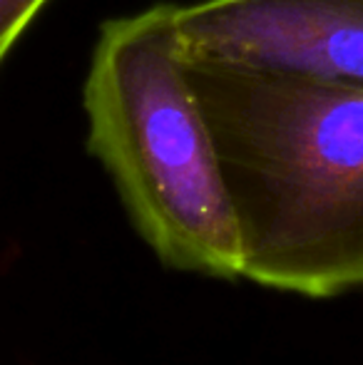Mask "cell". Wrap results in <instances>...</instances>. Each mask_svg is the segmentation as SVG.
I'll return each instance as SVG.
<instances>
[{
    "instance_id": "cell-4",
    "label": "cell",
    "mask_w": 363,
    "mask_h": 365,
    "mask_svg": "<svg viewBox=\"0 0 363 365\" xmlns=\"http://www.w3.org/2000/svg\"><path fill=\"white\" fill-rule=\"evenodd\" d=\"M50 0H0V68Z\"/></svg>"
},
{
    "instance_id": "cell-3",
    "label": "cell",
    "mask_w": 363,
    "mask_h": 365,
    "mask_svg": "<svg viewBox=\"0 0 363 365\" xmlns=\"http://www.w3.org/2000/svg\"><path fill=\"white\" fill-rule=\"evenodd\" d=\"M189 60L363 87V0H199L177 5Z\"/></svg>"
},
{
    "instance_id": "cell-1",
    "label": "cell",
    "mask_w": 363,
    "mask_h": 365,
    "mask_svg": "<svg viewBox=\"0 0 363 365\" xmlns=\"http://www.w3.org/2000/svg\"><path fill=\"white\" fill-rule=\"evenodd\" d=\"M187 60L242 244V279L304 298L363 289V87Z\"/></svg>"
},
{
    "instance_id": "cell-2",
    "label": "cell",
    "mask_w": 363,
    "mask_h": 365,
    "mask_svg": "<svg viewBox=\"0 0 363 365\" xmlns=\"http://www.w3.org/2000/svg\"><path fill=\"white\" fill-rule=\"evenodd\" d=\"M83 105L88 152L152 254L182 274L242 279L237 219L175 3L102 23Z\"/></svg>"
}]
</instances>
